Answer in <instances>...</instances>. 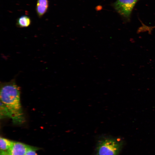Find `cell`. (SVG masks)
<instances>
[{"label": "cell", "mask_w": 155, "mask_h": 155, "mask_svg": "<svg viewBox=\"0 0 155 155\" xmlns=\"http://www.w3.org/2000/svg\"><path fill=\"white\" fill-rule=\"evenodd\" d=\"M0 155H10L7 152H0Z\"/></svg>", "instance_id": "cell-10"}, {"label": "cell", "mask_w": 155, "mask_h": 155, "mask_svg": "<svg viewBox=\"0 0 155 155\" xmlns=\"http://www.w3.org/2000/svg\"><path fill=\"white\" fill-rule=\"evenodd\" d=\"M137 0H117L113 6L120 15L129 20L132 10Z\"/></svg>", "instance_id": "cell-3"}, {"label": "cell", "mask_w": 155, "mask_h": 155, "mask_svg": "<svg viewBox=\"0 0 155 155\" xmlns=\"http://www.w3.org/2000/svg\"></svg>", "instance_id": "cell-11"}, {"label": "cell", "mask_w": 155, "mask_h": 155, "mask_svg": "<svg viewBox=\"0 0 155 155\" xmlns=\"http://www.w3.org/2000/svg\"><path fill=\"white\" fill-rule=\"evenodd\" d=\"M49 7V0H37L36 11L39 18H41L47 12Z\"/></svg>", "instance_id": "cell-5"}, {"label": "cell", "mask_w": 155, "mask_h": 155, "mask_svg": "<svg viewBox=\"0 0 155 155\" xmlns=\"http://www.w3.org/2000/svg\"><path fill=\"white\" fill-rule=\"evenodd\" d=\"M1 118L8 117L11 118L10 113L8 109L4 104L0 101Z\"/></svg>", "instance_id": "cell-8"}, {"label": "cell", "mask_w": 155, "mask_h": 155, "mask_svg": "<svg viewBox=\"0 0 155 155\" xmlns=\"http://www.w3.org/2000/svg\"><path fill=\"white\" fill-rule=\"evenodd\" d=\"M36 147L21 142L13 141L8 152L10 155H25L28 151Z\"/></svg>", "instance_id": "cell-4"}, {"label": "cell", "mask_w": 155, "mask_h": 155, "mask_svg": "<svg viewBox=\"0 0 155 155\" xmlns=\"http://www.w3.org/2000/svg\"><path fill=\"white\" fill-rule=\"evenodd\" d=\"M120 147V143L117 140L104 136L98 140L95 155H117Z\"/></svg>", "instance_id": "cell-2"}, {"label": "cell", "mask_w": 155, "mask_h": 155, "mask_svg": "<svg viewBox=\"0 0 155 155\" xmlns=\"http://www.w3.org/2000/svg\"><path fill=\"white\" fill-rule=\"evenodd\" d=\"M39 149V148L38 147L30 149L27 152L25 155H38L36 151Z\"/></svg>", "instance_id": "cell-9"}, {"label": "cell", "mask_w": 155, "mask_h": 155, "mask_svg": "<svg viewBox=\"0 0 155 155\" xmlns=\"http://www.w3.org/2000/svg\"><path fill=\"white\" fill-rule=\"evenodd\" d=\"M31 23V20L29 16L23 15L17 19L16 25L19 28H26L29 26Z\"/></svg>", "instance_id": "cell-6"}, {"label": "cell", "mask_w": 155, "mask_h": 155, "mask_svg": "<svg viewBox=\"0 0 155 155\" xmlns=\"http://www.w3.org/2000/svg\"><path fill=\"white\" fill-rule=\"evenodd\" d=\"M13 141L7 139L3 137H0V152H8L13 144Z\"/></svg>", "instance_id": "cell-7"}, {"label": "cell", "mask_w": 155, "mask_h": 155, "mask_svg": "<svg viewBox=\"0 0 155 155\" xmlns=\"http://www.w3.org/2000/svg\"><path fill=\"white\" fill-rule=\"evenodd\" d=\"M19 87L13 80L2 83L0 91V101L9 111L13 122L21 124L25 120L20 101Z\"/></svg>", "instance_id": "cell-1"}]
</instances>
